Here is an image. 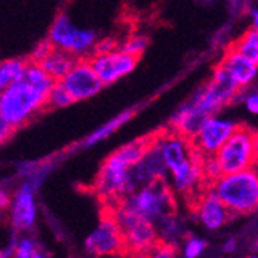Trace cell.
<instances>
[{"instance_id":"8d00e7d4","label":"cell","mask_w":258,"mask_h":258,"mask_svg":"<svg viewBox=\"0 0 258 258\" xmlns=\"http://www.w3.org/2000/svg\"><path fill=\"white\" fill-rule=\"evenodd\" d=\"M33 258H46V256H45V253H42V252L36 250V253L33 255Z\"/></svg>"},{"instance_id":"f35d334b","label":"cell","mask_w":258,"mask_h":258,"mask_svg":"<svg viewBox=\"0 0 258 258\" xmlns=\"http://www.w3.org/2000/svg\"><path fill=\"white\" fill-rule=\"evenodd\" d=\"M0 258H2V253H0Z\"/></svg>"},{"instance_id":"30bf717a","label":"cell","mask_w":258,"mask_h":258,"mask_svg":"<svg viewBox=\"0 0 258 258\" xmlns=\"http://www.w3.org/2000/svg\"><path fill=\"white\" fill-rule=\"evenodd\" d=\"M60 85L68 91L75 102L87 101L104 88V84L98 78L96 72L93 70L88 57L75 59L72 68L65 73L62 79H59Z\"/></svg>"},{"instance_id":"f1b7e54d","label":"cell","mask_w":258,"mask_h":258,"mask_svg":"<svg viewBox=\"0 0 258 258\" xmlns=\"http://www.w3.org/2000/svg\"><path fill=\"white\" fill-rule=\"evenodd\" d=\"M247 88H249V87H247ZM247 88H243V90H241L240 101L244 102L246 108H247L252 114H256V113H258V95H256V90H255V88L247 90Z\"/></svg>"},{"instance_id":"d590c367","label":"cell","mask_w":258,"mask_h":258,"mask_svg":"<svg viewBox=\"0 0 258 258\" xmlns=\"http://www.w3.org/2000/svg\"><path fill=\"white\" fill-rule=\"evenodd\" d=\"M250 14H252V27L256 28V25H258V13H256V10L253 8V10L250 11Z\"/></svg>"},{"instance_id":"4316f807","label":"cell","mask_w":258,"mask_h":258,"mask_svg":"<svg viewBox=\"0 0 258 258\" xmlns=\"http://www.w3.org/2000/svg\"><path fill=\"white\" fill-rule=\"evenodd\" d=\"M223 173H221L220 164H218L215 155L214 156H204V159H203V176H204L206 185H209L210 182H214Z\"/></svg>"},{"instance_id":"6da1fadb","label":"cell","mask_w":258,"mask_h":258,"mask_svg":"<svg viewBox=\"0 0 258 258\" xmlns=\"http://www.w3.org/2000/svg\"><path fill=\"white\" fill-rule=\"evenodd\" d=\"M150 139L152 135L136 138L130 143L121 146L118 150H114L102 162L95 184H93V190L108 207L122 200L127 170L144 153Z\"/></svg>"},{"instance_id":"7402d4cb","label":"cell","mask_w":258,"mask_h":258,"mask_svg":"<svg viewBox=\"0 0 258 258\" xmlns=\"http://www.w3.org/2000/svg\"><path fill=\"white\" fill-rule=\"evenodd\" d=\"M28 63V59L14 57L0 62V91L19 81Z\"/></svg>"},{"instance_id":"603a6c76","label":"cell","mask_w":258,"mask_h":258,"mask_svg":"<svg viewBox=\"0 0 258 258\" xmlns=\"http://www.w3.org/2000/svg\"><path fill=\"white\" fill-rule=\"evenodd\" d=\"M72 104H75L73 98L68 95V91L60 85V82L56 81L46 95V108H65Z\"/></svg>"},{"instance_id":"52a82bcc","label":"cell","mask_w":258,"mask_h":258,"mask_svg":"<svg viewBox=\"0 0 258 258\" xmlns=\"http://www.w3.org/2000/svg\"><path fill=\"white\" fill-rule=\"evenodd\" d=\"M50 43L54 48H59L75 59L90 57L93 54V48L98 42L96 33L93 30H81L78 28L68 14H59L53 25L50 27L48 37Z\"/></svg>"},{"instance_id":"4fadbf2b","label":"cell","mask_w":258,"mask_h":258,"mask_svg":"<svg viewBox=\"0 0 258 258\" xmlns=\"http://www.w3.org/2000/svg\"><path fill=\"white\" fill-rule=\"evenodd\" d=\"M238 122L229 118H221L218 114H212L204 121L192 144L203 156H214L218 149L226 143V139L237 128Z\"/></svg>"},{"instance_id":"d6a6232c","label":"cell","mask_w":258,"mask_h":258,"mask_svg":"<svg viewBox=\"0 0 258 258\" xmlns=\"http://www.w3.org/2000/svg\"><path fill=\"white\" fill-rule=\"evenodd\" d=\"M37 167H39V164H37V162H22V164H19L17 172H19L20 176L27 178V176H30Z\"/></svg>"},{"instance_id":"9c48e42d","label":"cell","mask_w":258,"mask_h":258,"mask_svg":"<svg viewBox=\"0 0 258 258\" xmlns=\"http://www.w3.org/2000/svg\"><path fill=\"white\" fill-rule=\"evenodd\" d=\"M110 209L114 221L118 223L119 230L122 233L125 252L135 255L149 249L158 241L156 229L152 221L128 212L127 209L121 207L119 204H114Z\"/></svg>"},{"instance_id":"d6986e66","label":"cell","mask_w":258,"mask_h":258,"mask_svg":"<svg viewBox=\"0 0 258 258\" xmlns=\"http://www.w3.org/2000/svg\"><path fill=\"white\" fill-rule=\"evenodd\" d=\"M75 62V57L59 48H53L46 53L37 63L45 70L46 75H50L54 81H59L65 76V73L72 68Z\"/></svg>"},{"instance_id":"4dcf8cb0","label":"cell","mask_w":258,"mask_h":258,"mask_svg":"<svg viewBox=\"0 0 258 258\" xmlns=\"http://www.w3.org/2000/svg\"><path fill=\"white\" fill-rule=\"evenodd\" d=\"M118 48V42H116L113 37H107L102 40H98L95 48H93V53H108Z\"/></svg>"},{"instance_id":"9a60e30c","label":"cell","mask_w":258,"mask_h":258,"mask_svg":"<svg viewBox=\"0 0 258 258\" xmlns=\"http://www.w3.org/2000/svg\"><path fill=\"white\" fill-rule=\"evenodd\" d=\"M11 223L19 230H28L34 226L37 217L36 189L23 181L14 198H11Z\"/></svg>"},{"instance_id":"5bb4252c","label":"cell","mask_w":258,"mask_h":258,"mask_svg":"<svg viewBox=\"0 0 258 258\" xmlns=\"http://www.w3.org/2000/svg\"><path fill=\"white\" fill-rule=\"evenodd\" d=\"M194 214L207 230L221 229L233 217L209 187H204L197 195V200L194 201Z\"/></svg>"},{"instance_id":"74e56055","label":"cell","mask_w":258,"mask_h":258,"mask_svg":"<svg viewBox=\"0 0 258 258\" xmlns=\"http://www.w3.org/2000/svg\"><path fill=\"white\" fill-rule=\"evenodd\" d=\"M246 258H256V255H255V253H252V255H249V256H246Z\"/></svg>"},{"instance_id":"ac0fdd59","label":"cell","mask_w":258,"mask_h":258,"mask_svg":"<svg viewBox=\"0 0 258 258\" xmlns=\"http://www.w3.org/2000/svg\"><path fill=\"white\" fill-rule=\"evenodd\" d=\"M155 229H156L158 241L170 244L173 247H176V244L181 240H184V237H185L184 223L178 217L176 210H175V212L164 215L162 218H159L155 223Z\"/></svg>"},{"instance_id":"277c9868","label":"cell","mask_w":258,"mask_h":258,"mask_svg":"<svg viewBox=\"0 0 258 258\" xmlns=\"http://www.w3.org/2000/svg\"><path fill=\"white\" fill-rule=\"evenodd\" d=\"M116 204L141 218L152 221L153 224L164 215L176 210L175 194L172 192L167 181H155L147 184Z\"/></svg>"},{"instance_id":"5b68a950","label":"cell","mask_w":258,"mask_h":258,"mask_svg":"<svg viewBox=\"0 0 258 258\" xmlns=\"http://www.w3.org/2000/svg\"><path fill=\"white\" fill-rule=\"evenodd\" d=\"M215 158L223 175L255 167L258 159V138L255 128L238 124L218 149Z\"/></svg>"},{"instance_id":"836d02e7","label":"cell","mask_w":258,"mask_h":258,"mask_svg":"<svg viewBox=\"0 0 258 258\" xmlns=\"http://www.w3.org/2000/svg\"><path fill=\"white\" fill-rule=\"evenodd\" d=\"M221 250H223V253H226V255H232V253H235V252L238 250V240H237L235 237H230V238H227V240L223 243V246H221Z\"/></svg>"},{"instance_id":"8fae6325","label":"cell","mask_w":258,"mask_h":258,"mask_svg":"<svg viewBox=\"0 0 258 258\" xmlns=\"http://www.w3.org/2000/svg\"><path fill=\"white\" fill-rule=\"evenodd\" d=\"M85 249L95 256H108L125 253L122 233L111 212H105L98 227L85 240Z\"/></svg>"},{"instance_id":"ab89813d","label":"cell","mask_w":258,"mask_h":258,"mask_svg":"<svg viewBox=\"0 0 258 258\" xmlns=\"http://www.w3.org/2000/svg\"><path fill=\"white\" fill-rule=\"evenodd\" d=\"M0 95H2V91H0Z\"/></svg>"},{"instance_id":"484cf974","label":"cell","mask_w":258,"mask_h":258,"mask_svg":"<svg viewBox=\"0 0 258 258\" xmlns=\"http://www.w3.org/2000/svg\"><path fill=\"white\" fill-rule=\"evenodd\" d=\"M206 249H207L206 240H203L200 237L185 238L184 246H182V255H184V258H200Z\"/></svg>"},{"instance_id":"e575fe53","label":"cell","mask_w":258,"mask_h":258,"mask_svg":"<svg viewBox=\"0 0 258 258\" xmlns=\"http://www.w3.org/2000/svg\"><path fill=\"white\" fill-rule=\"evenodd\" d=\"M10 204H11V195H10V192L5 190V189H0V210L10 207Z\"/></svg>"},{"instance_id":"1f68e13d","label":"cell","mask_w":258,"mask_h":258,"mask_svg":"<svg viewBox=\"0 0 258 258\" xmlns=\"http://www.w3.org/2000/svg\"><path fill=\"white\" fill-rule=\"evenodd\" d=\"M53 48V45L50 43V40L48 39H45V40H42L40 43H37V46L33 50V53H31V57H30V60H34V62H37V60H40L46 53H48L50 50Z\"/></svg>"},{"instance_id":"7a4b0ae2","label":"cell","mask_w":258,"mask_h":258,"mask_svg":"<svg viewBox=\"0 0 258 258\" xmlns=\"http://www.w3.org/2000/svg\"><path fill=\"white\" fill-rule=\"evenodd\" d=\"M50 88L31 82L25 76L2 90L0 113L17 130L46 108V95Z\"/></svg>"},{"instance_id":"e0dca14e","label":"cell","mask_w":258,"mask_h":258,"mask_svg":"<svg viewBox=\"0 0 258 258\" xmlns=\"http://www.w3.org/2000/svg\"><path fill=\"white\" fill-rule=\"evenodd\" d=\"M218 65L224 72L233 79L240 88H247L253 81L256 79L258 73V63L241 56L240 53L233 51L232 48H227L223 59L218 62Z\"/></svg>"},{"instance_id":"3957f363","label":"cell","mask_w":258,"mask_h":258,"mask_svg":"<svg viewBox=\"0 0 258 258\" xmlns=\"http://www.w3.org/2000/svg\"><path fill=\"white\" fill-rule=\"evenodd\" d=\"M207 187L233 217L250 215L258 207V173L255 167L221 175Z\"/></svg>"},{"instance_id":"cb8c5ba5","label":"cell","mask_w":258,"mask_h":258,"mask_svg":"<svg viewBox=\"0 0 258 258\" xmlns=\"http://www.w3.org/2000/svg\"><path fill=\"white\" fill-rule=\"evenodd\" d=\"M149 37L147 36H143V34H133V36H128L124 43L119 46V50L127 53V54H132L135 57H141L144 54V51L149 48Z\"/></svg>"},{"instance_id":"83f0119b","label":"cell","mask_w":258,"mask_h":258,"mask_svg":"<svg viewBox=\"0 0 258 258\" xmlns=\"http://www.w3.org/2000/svg\"><path fill=\"white\" fill-rule=\"evenodd\" d=\"M36 250H37V246L31 238H28V237L22 238V240H17V243H16L13 258H33Z\"/></svg>"},{"instance_id":"ba28073f","label":"cell","mask_w":258,"mask_h":258,"mask_svg":"<svg viewBox=\"0 0 258 258\" xmlns=\"http://www.w3.org/2000/svg\"><path fill=\"white\" fill-rule=\"evenodd\" d=\"M159 132L152 133V139L149 146L146 147L144 153L127 170L125 182H124V195L133 194L135 190L141 189L147 184H152L155 181H167V169L162 161L161 150H159Z\"/></svg>"},{"instance_id":"7c38bea8","label":"cell","mask_w":258,"mask_h":258,"mask_svg":"<svg viewBox=\"0 0 258 258\" xmlns=\"http://www.w3.org/2000/svg\"><path fill=\"white\" fill-rule=\"evenodd\" d=\"M88 60L105 87L130 75L139 59L116 48L108 53H93Z\"/></svg>"},{"instance_id":"44dd1931","label":"cell","mask_w":258,"mask_h":258,"mask_svg":"<svg viewBox=\"0 0 258 258\" xmlns=\"http://www.w3.org/2000/svg\"><path fill=\"white\" fill-rule=\"evenodd\" d=\"M229 48H232L233 51H237L241 56L258 63V31H256V28L252 27V28L246 30L235 42H232Z\"/></svg>"},{"instance_id":"ffe728a7","label":"cell","mask_w":258,"mask_h":258,"mask_svg":"<svg viewBox=\"0 0 258 258\" xmlns=\"http://www.w3.org/2000/svg\"><path fill=\"white\" fill-rule=\"evenodd\" d=\"M136 113V107H132L128 110H124L122 113L119 114H116L113 119H110L108 122H105L104 125H101L99 128H96L93 133H90L85 141H84V147H91V146H95L98 143H101V141L110 138L116 130H119L125 122H128L133 116Z\"/></svg>"},{"instance_id":"2e32d148","label":"cell","mask_w":258,"mask_h":258,"mask_svg":"<svg viewBox=\"0 0 258 258\" xmlns=\"http://www.w3.org/2000/svg\"><path fill=\"white\" fill-rule=\"evenodd\" d=\"M209 118V114H206L190 98L185 102H182L175 113L170 116L169 121V130L187 138L194 139L204 121Z\"/></svg>"},{"instance_id":"d4e9b609","label":"cell","mask_w":258,"mask_h":258,"mask_svg":"<svg viewBox=\"0 0 258 258\" xmlns=\"http://www.w3.org/2000/svg\"><path fill=\"white\" fill-rule=\"evenodd\" d=\"M176 247L170 246V244H166V243H161V241H156L153 246H150L149 249L139 252V253H135L132 255L133 258H175L176 255Z\"/></svg>"},{"instance_id":"8992f818","label":"cell","mask_w":258,"mask_h":258,"mask_svg":"<svg viewBox=\"0 0 258 258\" xmlns=\"http://www.w3.org/2000/svg\"><path fill=\"white\" fill-rule=\"evenodd\" d=\"M241 90L243 88H240L224 70L217 65L210 79L194 91L190 99L206 114L212 116L218 114V111L233 102H240Z\"/></svg>"},{"instance_id":"f546056e","label":"cell","mask_w":258,"mask_h":258,"mask_svg":"<svg viewBox=\"0 0 258 258\" xmlns=\"http://www.w3.org/2000/svg\"><path fill=\"white\" fill-rule=\"evenodd\" d=\"M16 133V128L4 118V114L0 113V146H4L7 141Z\"/></svg>"}]
</instances>
